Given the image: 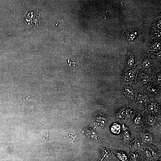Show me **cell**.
Returning <instances> with one entry per match:
<instances>
[{"label": "cell", "instance_id": "cell-14", "mask_svg": "<svg viewBox=\"0 0 161 161\" xmlns=\"http://www.w3.org/2000/svg\"><path fill=\"white\" fill-rule=\"evenodd\" d=\"M137 60L135 56L132 55H129L126 58L125 66L126 69H130L133 67L136 64Z\"/></svg>", "mask_w": 161, "mask_h": 161}, {"label": "cell", "instance_id": "cell-20", "mask_svg": "<svg viewBox=\"0 0 161 161\" xmlns=\"http://www.w3.org/2000/svg\"><path fill=\"white\" fill-rule=\"evenodd\" d=\"M101 153L103 157H106L108 159L111 156V154L110 151L106 148L102 147L100 149Z\"/></svg>", "mask_w": 161, "mask_h": 161}, {"label": "cell", "instance_id": "cell-7", "mask_svg": "<svg viewBox=\"0 0 161 161\" xmlns=\"http://www.w3.org/2000/svg\"><path fill=\"white\" fill-rule=\"evenodd\" d=\"M120 137L124 145L129 146L131 141V134L129 129L124 124L122 125V131Z\"/></svg>", "mask_w": 161, "mask_h": 161}, {"label": "cell", "instance_id": "cell-13", "mask_svg": "<svg viewBox=\"0 0 161 161\" xmlns=\"http://www.w3.org/2000/svg\"><path fill=\"white\" fill-rule=\"evenodd\" d=\"M131 152H135L138 151L141 147V141L136 138L131 141L129 146Z\"/></svg>", "mask_w": 161, "mask_h": 161}, {"label": "cell", "instance_id": "cell-19", "mask_svg": "<svg viewBox=\"0 0 161 161\" xmlns=\"http://www.w3.org/2000/svg\"><path fill=\"white\" fill-rule=\"evenodd\" d=\"M153 61L150 59H146L144 60L142 64V67L144 68L148 69L152 65Z\"/></svg>", "mask_w": 161, "mask_h": 161}, {"label": "cell", "instance_id": "cell-15", "mask_svg": "<svg viewBox=\"0 0 161 161\" xmlns=\"http://www.w3.org/2000/svg\"><path fill=\"white\" fill-rule=\"evenodd\" d=\"M140 32V31H139L138 30L132 29L126 31L125 34L127 40L128 41H130L129 42L132 41L138 35Z\"/></svg>", "mask_w": 161, "mask_h": 161}, {"label": "cell", "instance_id": "cell-23", "mask_svg": "<svg viewBox=\"0 0 161 161\" xmlns=\"http://www.w3.org/2000/svg\"><path fill=\"white\" fill-rule=\"evenodd\" d=\"M149 148L150 149L153 158L158 157V154L159 153L157 150L153 146H150Z\"/></svg>", "mask_w": 161, "mask_h": 161}, {"label": "cell", "instance_id": "cell-25", "mask_svg": "<svg viewBox=\"0 0 161 161\" xmlns=\"http://www.w3.org/2000/svg\"><path fill=\"white\" fill-rule=\"evenodd\" d=\"M158 161H161V157L159 158L158 160Z\"/></svg>", "mask_w": 161, "mask_h": 161}, {"label": "cell", "instance_id": "cell-10", "mask_svg": "<svg viewBox=\"0 0 161 161\" xmlns=\"http://www.w3.org/2000/svg\"><path fill=\"white\" fill-rule=\"evenodd\" d=\"M143 113L140 112L134 114L131 123L132 125L135 128H139L143 126Z\"/></svg>", "mask_w": 161, "mask_h": 161}, {"label": "cell", "instance_id": "cell-4", "mask_svg": "<svg viewBox=\"0 0 161 161\" xmlns=\"http://www.w3.org/2000/svg\"><path fill=\"white\" fill-rule=\"evenodd\" d=\"M149 95L145 90L137 91L136 93V101L141 108L145 107L147 102L149 100Z\"/></svg>", "mask_w": 161, "mask_h": 161}, {"label": "cell", "instance_id": "cell-9", "mask_svg": "<svg viewBox=\"0 0 161 161\" xmlns=\"http://www.w3.org/2000/svg\"><path fill=\"white\" fill-rule=\"evenodd\" d=\"M160 121V119L157 120L155 115L146 112L143 115V122L148 125L152 126L153 128Z\"/></svg>", "mask_w": 161, "mask_h": 161}, {"label": "cell", "instance_id": "cell-5", "mask_svg": "<svg viewBox=\"0 0 161 161\" xmlns=\"http://www.w3.org/2000/svg\"><path fill=\"white\" fill-rule=\"evenodd\" d=\"M124 96L130 103H134L136 102V92L131 87L125 86L123 89Z\"/></svg>", "mask_w": 161, "mask_h": 161}, {"label": "cell", "instance_id": "cell-18", "mask_svg": "<svg viewBox=\"0 0 161 161\" xmlns=\"http://www.w3.org/2000/svg\"><path fill=\"white\" fill-rule=\"evenodd\" d=\"M120 126L117 123H113L110 127L112 132L114 134H118L121 131Z\"/></svg>", "mask_w": 161, "mask_h": 161}, {"label": "cell", "instance_id": "cell-3", "mask_svg": "<svg viewBox=\"0 0 161 161\" xmlns=\"http://www.w3.org/2000/svg\"><path fill=\"white\" fill-rule=\"evenodd\" d=\"M145 108L148 112L155 115H160V103L157 100H149L146 103Z\"/></svg>", "mask_w": 161, "mask_h": 161}, {"label": "cell", "instance_id": "cell-24", "mask_svg": "<svg viewBox=\"0 0 161 161\" xmlns=\"http://www.w3.org/2000/svg\"><path fill=\"white\" fill-rule=\"evenodd\" d=\"M68 64L70 66H73L76 67L77 68H78L77 66V65H76V62L72 61H70V60L69 59L68 60Z\"/></svg>", "mask_w": 161, "mask_h": 161}, {"label": "cell", "instance_id": "cell-2", "mask_svg": "<svg viewBox=\"0 0 161 161\" xmlns=\"http://www.w3.org/2000/svg\"><path fill=\"white\" fill-rule=\"evenodd\" d=\"M137 71L132 69L123 71L121 74L122 81L126 84H130L136 80Z\"/></svg>", "mask_w": 161, "mask_h": 161}, {"label": "cell", "instance_id": "cell-6", "mask_svg": "<svg viewBox=\"0 0 161 161\" xmlns=\"http://www.w3.org/2000/svg\"><path fill=\"white\" fill-rule=\"evenodd\" d=\"M145 86L144 88L150 94L158 95H160L161 87L153 80H150Z\"/></svg>", "mask_w": 161, "mask_h": 161}, {"label": "cell", "instance_id": "cell-17", "mask_svg": "<svg viewBox=\"0 0 161 161\" xmlns=\"http://www.w3.org/2000/svg\"><path fill=\"white\" fill-rule=\"evenodd\" d=\"M86 131L87 135L91 138L95 140H97L99 139L97 133L94 129L89 128L86 129Z\"/></svg>", "mask_w": 161, "mask_h": 161}, {"label": "cell", "instance_id": "cell-22", "mask_svg": "<svg viewBox=\"0 0 161 161\" xmlns=\"http://www.w3.org/2000/svg\"><path fill=\"white\" fill-rule=\"evenodd\" d=\"M129 154L131 161H138L139 155L137 152H130Z\"/></svg>", "mask_w": 161, "mask_h": 161}, {"label": "cell", "instance_id": "cell-1", "mask_svg": "<svg viewBox=\"0 0 161 161\" xmlns=\"http://www.w3.org/2000/svg\"><path fill=\"white\" fill-rule=\"evenodd\" d=\"M134 114V111L131 107L125 106L117 109L115 112L116 117L122 120L131 119Z\"/></svg>", "mask_w": 161, "mask_h": 161}, {"label": "cell", "instance_id": "cell-12", "mask_svg": "<svg viewBox=\"0 0 161 161\" xmlns=\"http://www.w3.org/2000/svg\"><path fill=\"white\" fill-rule=\"evenodd\" d=\"M136 78L137 81L142 84H145L150 80V77L148 73L143 70H140L138 72Z\"/></svg>", "mask_w": 161, "mask_h": 161}, {"label": "cell", "instance_id": "cell-11", "mask_svg": "<svg viewBox=\"0 0 161 161\" xmlns=\"http://www.w3.org/2000/svg\"><path fill=\"white\" fill-rule=\"evenodd\" d=\"M139 140L145 143H153L154 142L153 134L149 131L143 129L140 132Z\"/></svg>", "mask_w": 161, "mask_h": 161}, {"label": "cell", "instance_id": "cell-21", "mask_svg": "<svg viewBox=\"0 0 161 161\" xmlns=\"http://www.w3.org/2000/svg\"><path fill=\"white\" fill-rule=\"evenodd\" d=\"M143 152L146 157L149 159H152V156L150 149L149 147H145L143 148Z\"/></svg>", "mask_w": 161, "mask_h": 161}, {"label": "cell", "instance_id": "cell-8", "mask_svg": "<svg viewBox=\"0 0 161 161\" xmlns=\"http://www.w3.org/2000/svg\"><path fill=\"white\" fill-rule=\"evenodd\" d=\"M110 118V117L100 113H97L93 116V119L95 124L97 126H98L101 127L106 126Z\"/></svg>", "mask_w": 161, "mask_h": 161}, {"label": "cell", "instance_id": "cell-16", "mask_svg": "<svg viewBox=\"0 0 161 161\" xmlns=\"http://www.w3.org/2000/svg\"><path fill=\"white\" fill-rule=\"evenodd\" d=\"M117 158L121 161H129L126 154L122 151L111 150Z\"/></svg>", "mask_w": 161, "mask_h": 161}]
</instances>
